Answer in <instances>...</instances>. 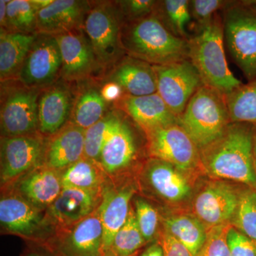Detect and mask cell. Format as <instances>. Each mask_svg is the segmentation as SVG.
Listing matches in <instances>:
<instances>
[{"mask_svg": "<svg viewBox=\"0 0 256 256\" xmlns=\"http://www.w3.org/2000/svg\"><path fill=\"white\" fill-rule=\"evenodd\" d=\"M254 124L232 122L218 139L200 150V164L210 176L256 188Z\"/></svg>", "mask_w": 256, "mask_h": 256, "instance_id": "cell-1", "label": "cell"}, {"mask_svg": "<svg viewBox=\"0 0 256 256\" xmlns=\"http://www.w3.org/2000/svg\"><path fill=\"white\" fill-rule=\"evenodd\" d=\"M120 38L129 56L152 66L188 60V40L176 36L154 14L122 24Z\"/></svg>", "mask_w": 256, "mask_h": 256, "instance_id": "cell-2", "label": "cell"}, {"mask_svg": "<svg viewBox=\"0 0 256 256\" xmlns=\"http://www.w3.org/2000/svg\"><path fill=\"white\" fill-rule=\"evenodd\" d=\"M188 60L205 86L226 95L242 85L230 72L226 58L222 12L188 37Z\"/></svg>", "mask_w": 256, "mask_h": 256, "instance_id": "cell-3", "label": "cell"}, {"mask_svg": "<svg viewBox=\"0 0 256 256\" xmlns=\"http://www.w3.org/2000/svg\"><path fill=\"white\" fill-rule=\"evenodd\" d=\"M230 124L225 95L205 85L192 96L178 118L200 150L218 139Z\"/></svg>", "mask_w": 256, "mask_h": 256, "instance_id": "cell-4", "label": "cell"}, {"mask_svg": "<svg viewBox=\"0 0 256 256\" xmlns=\"http://www.w3.org/2000/svg\"><path fill=\"white\" fill-rule=\"evenodd\" d=\"M224 40L230 56L248 82L256 78V9L230 1L222 12Z\"/></svg>", "mask_w": 256, "mask_h": 256, "instance_id": "cell-5", "label": "cell"}, {"mask_svg": "<svg viewBox=\"0 0 256 256\" xmlns=\"http://www.w3.org/2000/svg\"><path fill=\"white\" fill-rule=\"evenodd\" d=\"M0 224L3 233L44 246L54 233L46 210L34 206L10 188L2 190Z\"/></svg>", "mask_w": 256, "mask_h": 256, "instance_id": "cell-6", "label": "cell"}, {"mask_svg": "<svg viewBox=\"0 0 256 256\" xmlns=\"http://www.w3.org/2000/svg\"><path fill=\"white\" fill-rule=\"evenodd\" d=\"M122 21L118 8L108 3H99L90 8L84 30L100 66L116 63L124 53L121 44Z\"/></svg>", "mask_w": 256, "mask_h": 256, "instance_id": "cell-7", "label": "cell"}, {"mask_svg": "<svg viewBox=\"0 0 256 256\" xmlns=\"http://www.w3.org/2000/svg\"><path fill=\"white\" fill-rule=\"evenodd\" d=\"M46 140L41 134L1 138L2 190L43 166Z\"/></svg>", "mask_w": 256, "mask_h": 256, "instance_id": "cell-8", "label": "cell"}, {"mask_svg": "<svg viewBox=\"0 0 256 256\" xmlns=\"http://www.w3.org/2000/svg\"><path fill=\"white\" fill-rule=\"evenodd\" d=\"M98 208L80 222L57 229L43 246L56 256H104Z\"/></svg>", "mask_w": 256, "mask_h": 256, "instance_id": "cell-9", "label": "cell"}, {"mask_svg": "<svg viewBox=\"0 0 256 256\" xmlns=\"http://www.w3.org/2000/svg\"><path fill=\"white\" fill-rule=\"evenodd\" d=\"M153 67L158 94L178 118L192 96L204 86L201 76L188 60Z\"/></svg>", "mask_w": 256, "mask_h": 256, "instance_id": "cell-10", "label": "cell"}, {"mask_svg": "<svg viewBox=\"0 0 256 256\" xmlns=\"http://www.w3.org/2000/svg\"><path fill=\"white\" fill-rule=\"evenodd\" d=\"M146 150L151 158L164 161L182 171L200 163V149L178 124L146 132Z\"/></svg>", "mask_w": 256, "mask_h": 256, "instance_id": "cell-11", "label": "cell"}, {"mask_svg": "<svg viewBox=\"0 0 256 256\" xmlns=\"http://www.w3.org/2000/svg\"><path fill=\"white\" fill-rule=\"evenodd\" d=\"M40 89L22 85L12 88L2 99V138L38 134ZM40 132V131H38Z\"/></svg>", "mask_w": 256, "mask_h": 256, "instance_id": "cell-12", "label": "cell"}, {"mask_svg": "<svg viewBox=\"0 0 256 256\" xmlns=\"http://www.w3.org/2000/svg\"><path fill=\"white\" fill-rule=\"evenodd\" d=\"M62 55L54 36L37 34L22 67L18 80L25 86L40 89L50 87L60 76Z\"/></svg>", "mask_w": 256, "mask_h": 256, "instance_id": "cell-13", "label": "cell"}, {"mask_svg": "<svg viewBox=\"0 0 256 256\" xmlns=\"http://www.w3.org/2000/svg\"><path fill=\"white\" fill-rule=\"evenodd\" d=\"M138 144L128 119L119 112L101 152L100 166L109 178L116 180L136 159Z\"/></svg>", "mask_w": 256, "mask_h": 256, "instance_id": "cell-14", "label": "cell"}, {"mask_svg": "<svg viewBox=\"0 0 256 256\" xmlns=\"http://www.w3.org/2000/svg\"><path fill=\"white\" fill-rule=\"evenodd\" d=\"M134 193L133 185L120 184L117 180L110 178L102 188L98 212L104 230V256L112 245L114 236L128 220Z\"/></svg>", "mask_w": 256, "mask_h": 256, "instance_id": "cell-15", "label": "cell"}, {"mask_svg": "<svg viewBox=\"0 0 256 256\" xmlns=\"http://www.w3.org/2000/svg\"><path fill=\"white\" fill-rule=\"evenodd\" d=\"M101 198L102 192L63 186L60 196L46 210L47 217L55 232L92 214L100 206Z\"/></svg>", "mask_w": 256, "mask_h": 256, "instance_id": "cell-16", "label": "cell"}, {"mask_svg": "<svg viewBox=\"0 0 256 256\" xmlns=\"http://www.w3.org/2000/svg\"><path fill=\"white\" fill-rule=\"evenodd\" d=\"M116 104L144 133L178 124V118L158 92L142 96L124 94Z\"/></svg>", "mask_w": 256, "mask_h": 256, "instance_id": "cell-17", "label": "cell"}, {"mask_svg": "<svg viewBox=\"0 0 256 256\" xmlns=\"http://www.w3.org/2000/svg\"><path fill=\"white\" fill-rule=\"evenodd\" d=\"M239 196L226 184L210 183L196 196L194 210L198 220L212 228L227 224L236 214Z\"/></svg>", "mask_w": 256, "mask_h": 256, "instance_id": "cell-18", "label": "cell"}, {"mask_svg": "<svg viewBox=\"0 0 256 256\" xmlns=\"http://www.w3.org/2000/svg\"><path fill=\"white\" fill-rule=\"evenodd\" d=\"M82 30L54 36L62 55L60 77L68 80L88 76L98 65L87 36Z\"/></svg>", "mask_w": 256, "mask_h": 256, "instance_id": "cell-19", "label": "cell"}, {"mask_svg": "<svg viewBox=\"0 0 256 256\" xmlns=\"http://www.w3.org/2000/svg\"><path fill=\"white\" fill-rule=\"evenodd\" d=\"M87 2L54 0L37 13L36 32L42 34H62L82 30L90 10Z\"/></svg>", "mask_w": 256, "mask_h": 256, "instance_id": "cell-20", "label": "cell"}, {"mask_svg": "<svg viewBox=\"0 0 256 256\" xmlns=\"http://www.w3.org/2000/svg\"><path fill=\"white\" fill-rule=\"evenodd\" d=\"M85 130L68 122L58 132L47 138L44 165L63 172L84 156Z\"/></svg>", "mask_w": 256, "mask_h": 256, "instance_id": "cell-21", "label": "cell"}, {"mask_svg": "<svg viewBox=\"0 0 256 256\" xmlns=\"http://www.w3.org/2000/svg\"><path fill=\"white\" fill-rule=\"evenodd\" d=\"M6 188L16 192L37 208L46 210L63 188L62 172L43 165Z\"/></svg>", "mask_w": 256, "mask_h": 256, "instance_id": "cell-22", "label": "cell"}, {"mask_svg": "<svg viewBox=\"0 0 256 256\" xmlns=\"http://www.w3.org/2000/svg\"><path fill=\"white\" fill-rule=\"evenodd\" d=\"M72 98L64 85H52L40 94L38 99V131L50 137L66 126L70 114Z\"/></svg>", "mask_w": 256, "mask_h": 256, "instance_id": "cell-23", "label": "cell"}, {"mask_svg": "<svg viewBox=\"0 0 256 256\" xmlns=\"http://www.w3.org/2000/svg\"><path fill=\"white\" fill-rule=\"evenodd\" d=\"M109 82L118 84L127 95L142 96L158 92L153 66L129 56L112 70Z\"/></svg>", "mask_w": 256, "mask_h": 256, "instance_id": "cell-24", "label": "cell"}, {"mask_svg": "<svg viewBox=\"0 0 256 256\" xmlns=\"http://www.w3.org/2000/svg\"><path fill=\"white\" fill-rule=\"evenodd\" d=\"M144 180L158 196L170 202L182 201L190 192L188 180L169 163L151 158L144 166Z\"/></svg>", "mask_w": 256, "mask_h": 256, "instance_id": "cell-25", "label": "cell"}, {"mask_svg": "<svg viewBox=\"0 0 256 256\" xmlns=\"http://www.w3.org/2000/svg\"><path fill=\"white\" fill-rule=\"evenodd\" d=\"M1 31L0 76L2 82L18 77L37 34Z\"/></svg>", "mask_w": 256, "mask_h": 256, "instance_id": "cell-26", "label": "cell"}, {"mask_svg": "<svg viewBox=\"0 0 256 256\" xmlns=\"http://www.w3.org/2000/svg\"><path fill=\"white\" fill-rule=\"evenodd\" d=\"M164 225L166 233L181 242L193 256H198L207 238L201 220L191 216H172L165 218Z\"/></svg>", "mask_w": 256, "mask_h": 256, "instance_id": "cell-27", "label": "cell"}, {"mask_svg": "<svg viewBox=\"0 0 256 256\" xmlns=\"http://www.w3.org/2000/svg\"><path fill=\"white\" fill-rule=\"evenodd\" d=\"M62 178L63 186L94 192H102L109 180L98 162L85 156L64 170Z\"/></svg>", "mask_w": 256, "mask_h": 256, "instance_id": "cell-28", "label": "cell"}, {"mask_svg": "<svg viewBox=\"0 0 256 256\" xmlns=\"http://www.w3.org/2000/svg\"><path fill=\"white\" fill-rule=\"evenodd\" d=\"M232 122L256 126V78L225 95Z\"/></svg>", "mask_w": 256, "mask_h": 256, "instance_id": "cell-29", "label": "cell"}, {"mask_svg": "<svg viewBox=\"0 0 256 256\" xmlns=\"http://www.w3.org/2000/svg\"><path fill=\"white\" fill-rule=\"evenodd\" d=\"M106 107L107 101L102 97L100 89L88 88L80 92L74 104L72 122L86 130L106 116Z\"/></svg>", "mask_w": 256, "mask_h": 256, "instance_id": "cell-30", "label": "cell"}, {"mask_svg": "<svg viewBox=\"0 0 256 256\" xmlns=\"http://www.w3.org/2000/svg\"><path fill=\"white\" fill-rule=\"evenodd\" d=\"M154 14L176 36L188 40V36L186 28L192 20L190 11V1H158Z\"/></svg>", "mask_w": 256, "mask_h": 256, "instance_id": "cell-31", "label": "cell"}, {"mask_svg": "<svg viewBox=\"0 0 256 256\" xmlns=\"http://www.w3.org/2000/svg\"><path fill=\"white\" fill-rule=\"evenodd\" d=\"M146 244L138 227L134 208L131 206L126 223L114 236L105 256H132Z\"/></svg>", "mask_w": 256, "mask_h": 256, "instance_id": "cell-32", "label": "cell"}, {"mask_svg": "<svg viewBox=\"0 0 256 256\" xmlns=\"http://www.w3.org/2000/svg\"><path fill=\"white\" fill-rule=\"evenodd\" d=\"M38 9L32 0H12L6 8V24L10 32L32 34L36 31Z\"/></svg>", "mask_w": 256, "mask_h": 256, "instance_id": "cell-33", "label": "cell"}, {"mask_svg": "<svg viewBox=\"0 0 256 256\" xmlns=\"http://www.w3.org/2000/svg\"><path fill=\"white\" fill-rule=\"evenodd\" d=\"M118 114L117 111L108 112L98 122L86 130L85 158L99 163L102 148Z\"/></svg>", "mask_w": 256, "mask_h": 256, "instance_id": "cell-34", "label": "cell"}, {"mask_svg": "<svg viewBox=\"0 0 256 256\" xmlns=\"http://www.w3.org/2000/svg\"><path fill=\"white\" fill-rule=\"evenodd\" d=\"M235 225L242 234L256 242V192L247 190L239 196Z\"/></svg>", "mask_w": 256, "mask_h": 256, "instance_id": "cell-35", "label": "cell"}, {"mask_svg": "<svg viewBox=\"0 0 256 256\" xmlns=\"http://www.w3.org/2000/svg\"><path fill=\"white\" fill-rule=\"evenodd\" d=\"M134 214L138 227L146 242H152L156 238L159 226V214L150 204L142 198L134 202Z\"/></svg>", "mask_w": 256, "mask_h": 256, "instance_id": "cell-36", "label": "cell"}, {"mask_svg": "<svg viewBox=\"0 0 256 256\" xmlns=\"http://www.w3.org/2000/svg\"><path fill=\"white\" fill-rule=\"evenodd\" d=\"M225 0H192L190 1L192 20L196 23L197 30L208 24L229 4Z\"/></svg>", "mask_w": 256, "mask_h": 256, "instance_id": "cell-37", "label": "cell"}, {"mask_svg": "<svg viewBox=\"0 0 256 256\" xmlns=\"http://www.w3.org/2000/svg\"><path fill=\"white\" fill-rule=\"evenodd\" d=\"M230 227L225 224L210 228L207 232L206 242L197 256H230L227 242Z\"/></svg>", "mask_w": 256, "mask_h": 256, "instance_id": "cell-38", "label": "cell"}, {"mask_svg": "<svg viewBox=\"0 0 256 256\" xmlns=\"http://www.w3.org/2000/svg\"><path fill=\"white\" fill-rule=\"evenodd\" d=\"M121 18L124 23L141 20L154 14L158 1L126 0L117 2Z\"/></svg>", "mask_w": 256, "mask_h": 256, "instance_id": "cell-39", "label": "cell"}, {"mask_svg": "<svg viewBox=\"0 0 256 256\" xmlns=\"http://www.w3.org/2000/svg\"><path fill=\"white\" fill-rule=\"evenodd\" d=\"M227 242L230 256H256V242L232 227L227 233Z\"/></svg>", "mask_w": 256, "mask_h": 256, "instance_id": "cell-40", "label": "cell"}, {"mask_svg": "<svg viewBox=\"0 0 256 256\" xmlns=\"http://www.w3.org/2000/svg\"><path fill=\"white\" fill-rule=\"evenodd\" d=\"M158 242L164 250L165 256H193L181 242L165 232L160 234Z\"/></svg>", "mask_w": 256, "mask_h": 256, "instance_id": "cell-41", "label": "cell"}, {"mask_svg": "<svg viewBox=\"0 0 256 256\" xmlns=\"http://www.w3.org/2000/svg\"><path fill=\"white\" fill-rule=\"evenodd\" d=\"M100 92L102 97L107 102L108 101L117 102L124 95L122 94L124 90L118 84L110 82L104 86V87L100 89Z\"/></svg>", "mask_w": 256, "mask_h": 256, "instance_id": "cell-42", "label": "cell"}, {"mask_svg": "<svg viewBox=\"0 0 256 256\" xmlns=\"http://www.w3.org/2000/svg\"><path fill=\"white\" fill-rule=\"evenodd\" d=\"M139 256H165L164 250L159 242H153Z\"/></svg>", "mask_w": 256, "mask_h": 256, "instance_id": "cell-43", "label": "cell"}, {"mask_svg": "<svg viewBox=\"0 0 256 256\" xmlns=\"http://www.w3.org/2000/svg\"><path fill=\"white\" fill-rule=\"evenodd\" d=\"M24 256H56L46 247L38 245V248L30 250Z\"/></svg>", "mask_w": 256, "mask_h": 256, "instance_id": "cell-44", "label": "cell"}, {"mask_svg": "<svg viewBox=\"0 0 256 256\" xmlns=\"http://www.w3.org/2000/svg\"><path fill=\"white\" fill-rule=\"evenodd\" d=\"M9 1L6 0H1L0 1V23H1L2 28H4L6 24V8Z\"/></svg>", "mask_w": 256, "mask_h": 256, "instance_id": "cell-45", "label": "cell"}, {"mask_svg": "<svg viewBox=\"0 0 256 256\" xmlns=\"http://www.w3.org/2000/svg\"><path fill=\"white\" fill-rule=\"evenodd\" d=\"M252 153H254V162L256 168V126H254L252 131Z\"/></svg>", "mask_w": 256, "mask_h": 256, "instance_id": "cell-46", "label": "cell"}, {"mask_svg": "<svg viewBox=\"0 0 256 256\" xmlns=\"http://www.w3.org/2000/svg\"><path fill=\"white\" fill-rule=\"evenodd\" d=\"M247 2L256 9V0H247Z\"/></svg>", "mask_w": 256, "mask_h": 256, "instance_id": "cell-47", "label": "cell"}, {"mask_svg": "<svg viewBox=\"0 0 256 256\" xmlns=\"http://www.w3.org/2000/svg\"><path fill=\"white\" fill-rule=\"evenodd\" d=\"M140 252H137V254H134V255H133L132 256H139Z\"/></svg>", "mask_w": 256, "mask_h": 256, "instance_id": "cell-48", "label": "cell"}]
</instances>
